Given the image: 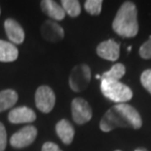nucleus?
I'll list each match as a JSON object with an SVG mask.
<instances>
[{
	"mask_svg": "<svg viewBox=\"0 0 151 151\" xmlns=\"http://www.w3.org/2000/svg\"><path fill=\"white\" fill-rule=\"evenodd\" d=\"M102 3L103 2L101 0H86L84 2V9L88 14L92 16H97L101 13Z\"/></svg>",
	"mask_w": 151,
	"mask_h": 151,
	"instance_id": "a211bd4d",
	"label": "nucleus"
},
{
	"mask_svg": "<svg viewBox=\"0 0 151 151\" xmlns=\"http://www.w3.org/2000/svg\"><path fill=\"white\" fill-rule=\"evenodd\" d=\"M142 126V120L137 110L127 103L114 105L103 115L99 123L100 129L109 132L117 128H132L138 129Z\"/></svg>",
	"mask_w": 151,
	"mask_h": 151,
	"instance_id": "f257e3e1",
	"label": "nucleus"
},
{
	"mask_svg": "<svg viewBox=\"0 0 151 151\" xmlns=\"http://www.w3.org/2000/svg\"><path fill=\"white\" fill-rule=\"evenodd\" d=\"M126 74L125 66L121 63H117L112 66L109 71L105 72L101 75V80H111V81H120V78Z\"/></svg>",
	"mask_w": 151,
	"mask_h": 151,
	"instance_id": "dca6fc26",
	"label": "nucleus"
},
{
	"mask_svg": "<svg viewBox=\"0 0 151 151\" xmlns=\"http://www.w3.org/2000/svg\"><path fill=\"white\" fill-rule=\"evenodd\" d=\"M4 29L12 43L21 44L25 40V31L22 26L14 19H7L4 22Z\"/></svg>",
	"mask_w": 151,
	"mask_h": 151,
	"instance_id": "9b49d317",
	"label": "nucleus"
},
{
	"mask_svg": "<svg viewBox=\"0 0 151 151\" xmlns=\"http://www.w3.org/2000/svg\"><path fill=\"white\" fill-rule=\"evenodd\" d=\"M72 117L78 125H83L92 118V109L88 102L81 97H77L72 101Z\"/></svg>",
	"mask_w": 151,
	"mask_h": 151,
	"instance_id": "0eeeda50",
	"label": "nucleus"
},
{
	"mask_svg": "<svg viewBox=\"0 0 151 151\" xmlns=\"http://www.w3.org/2000/svg\"><path fill=\"white\" fill-rule=\"evenodd\" d=\"M91 80V71L86 64L75 66L69 77V86L75 92H81L88 86Z\"/></svg>",
	"mask_w": 151,
	"mask_h": 151,
	"instance_id": "20e7f679",
	"label": "nucleus"
},
{
	"mask_svg": "<svg viewBox=\"0 0 151 151\" xmlns=\"http://www.w3.org/2000/svg\"><path fill=\"white\" fill-rule=\"evenodd\" d=\"M115 151H121V150H115Z\"/></svg>",
	"mask_w": 151,
	"mask_h": 151,
	"instance_id": "a878e982",
	"label": "nucleus"
},
{
	"mask_svg": "<svg viewBox=\"0 0 151 151\" xmlns=\"http://www.w3.org/2000/svg\"><path fill=\"white\" fill-rule=\"evenodd\" d=\"M112 28L118 35L122 37H134L138 34L137 10L134 2H124L114 18Z\"/></svg>",
	"mask_w": 151,
	"mask_h": 151,
	"instance_id": "f03ea898",
	"label": "nucleus"
},
{
	"mask_svg": "<svg viewBox=\"0 0 151 151\" xmlns=\"http://www.w3.org/2000/svg\"><path fill=\"white\" fill-rule=\"evenodd\" d=\"M62 8L64 9L65 13L70 17L76 18L81 14V4L78 0H63L61 2Z\"/></svg>",
	"mask_w": 151,
	"mask_h": 151,
	"instance_id": "f3484780",
	"label": "nucleus"
},
{
	"mask_svg": "<svg viewBox=\"0 0 151 151\" xmlns=\"http://www.w3.org/2000/svg\"><path fill=\"white\" fill-rule=\"evenodd\" d=\"M96 53L99 57L108 61H116L120 57V43L114 39L102 41L96 47Z\"/></svg>",
	"mask_w": 151,
	"mask_h": 151,
	"instance_id": "1a4fd4ad",
	"label": "nucleus"
},
{
	"mask_svg": "<svg viewBox=\"0 0 151 151\" xmlns=\"http://www.w3.org/2000/svg\"><path fill=\"white\" fill-rule=\"evenodd\" d=\"M37 115L35 111L27 106H21L12 109L8 114V120L12 124H28L35 122Z\"/></svg>",
	"mask_w": 151,
	"mask_h": 151,
	"instance_id": "9d476101",
	"label": "nucleus"
},
{
	"mask_svg": "<svg viewBox=\"0 0 151 151\" xmlns=\"http://www.w3.org/2000/svg\"><path fill=\"white\" fill-rule=\"evenodd\" d=\"M35 106L40 112L47 114L53 110L56 103L55 93L48 86H41L35 91Z\"/></svg>",
	"mask_w": 151,
	"mask_h": 151,
	"instance_id": "39448f33",
	"label": "nucleus"
},
{
	"mask_svg": "<svg viewBox=\"0 0 151 151\" xmlns=\"http://www.w3.org/2000/svg\"><path fill=\"white\" fill-rule=\"evenodd\" d=\"M139 55L143 59H151V37L140 46Z\"/></svg>",
	"mask_w": 151,
	"mask_h": 151,
	"instance_id": "aec40b11",
	"label": "nucleus"
},
{
	"mask_svg": "<svg viewBox=\"0 0 151 151\" xmlns=\"http://www.w3.org/2000/svg\"><path fill=\"white\" fill-rule=\"evenodd\" d=\"M7 145V132L4 125L0 122V151H4Z\"/></svg>",
	"mask_w": 151,
	"mask_h": 151,
	"instance_id": "412c9836",
	"label": "nucleus"
},
{
	"mask_svg": "<svg viewBox=\"0 0 151 151\" xmlns=\"http://www.w3.org/2000/svg\"><path fill=\"white\" fill-rule=\"evenodd\" d=\"M18 101V93L14 89H4L0 91V112L10 109Z\"/></svg>",
	"mask_w": 151,
	"mask_h": 151,
	"instance_id": "2eb2a0df",
	"label": "nucleus"
},
{
	"mask_svg": "<svg viewBox=\"0 0 151 151\" xmlns=\"http://www.w3.org/2000/svg\"><path fill=\"white\" fill-rule=\"evenodd\" d=\"M41 151H62L60 147L57 145L56 143L51 142V141H47L42 145Z\"/></svg>",
	"mask_w": 151,
	"mask_h": 151,
	"instance_id": "4be33fe9",
	"label": "nucleus"
},
{
	"mask_svg": "<svg viewBox=\"0 0 151 151\" xmlns=\"http://www.w3.org/2000/svg\"><path fill=\"white\" fill-rule=\"evenodd\" d=\"M96 78H98V80H99V78H101V75H96V77H95Z\"/></svg>",
	"mask_w": 151,
	"mask_h": 151,
	"instance_id": "b1692460",
	"label": "nucleus"
},
{
	"mask_svg": "<svg viewBox=\"0 0 151 151\" xmlns=\"http://www.w3.org/2000/svg\"><path fill=\"white\" fill-rule=\"evenodd\" d=\"M55 131L57 135L61 141L66 145H69L73 142L75 137V129L73 125L68 120H60L55 126Z\"/></svg>",
	"mask_w": 151,
	"mask_h": 151,
	"instance_id": "f8f14e48",
	"label": "nucleus"
},
{
	"mask_svg": "<svg viewBox=\"0 0 151 151\" xmlns=\"http://www.w3.org/2000/svg\"><path fill=\"white\" fill-rule=\"evenodd\" d=\"M0 14H1V8H0Z\"/></svg>",
	"mask_w": 151,
	"mask_h": 151,
	"instance_id": "393cba45",
	"label": "nucleus"
},
{
	"mask_svg": "<svg viewBox=\"0 0 151 151\" xmlns=\"http://www.w3.org/2000/svg\"><path fill=\"white\" fill-rule=\"evenodd\" d=\"M101 92L105 97L116 103H126L132 98V91L120 81L101 80Z\"/></svg>",
	"mask_w": 151,
	"mask_h": 151,
	"instance_id": "7ed1b4c3",
	"label": "nucleus"
},
{
	"mask_svg": "<svg viewBox=\"0 0 151 151\" xmlns=\"http://www.w3.org/2000/svg\"><path fill=\"white\" fill-rule=\"evenodd\" d=\"M37 135V129L35 126H26L15 132L10 137V144L14 148H25L34 142Z\"/></svg>",
	"mask_w": 151,
	"mask_h": 151,
	"instance_id": "423d86ee",
	"label": "nucleus"
},
{
	"mask_svg": "<svg viewBox=\"0 0 151 151\" xmlns=\"http://www.w3.org/2000/svg\"><path fill=\"white\" fill-rule=\"evenodd\" d=\"M42 12L48 17L55 21H61L65 18V11L61 5L53 0H42L40 2Z\"/></svg>",
	"mask_w": 151,
	"mask_h": 151,
	"instance_id": "ddd939ff",
	"label": "nucleus"
},
{
	"mask_svg": "<svg viewBox=\"0 0 151 151\" xmlns=\"http://www.w3.org/2000/svg\"><path fill=\"white\" fill-rule=\"evenodd\" d=\"M40 32L42 37L49 42H58L62 40L65 35V32L62 27L51 20L45 21L42 24Z\"/></svg>",
	"mask_w": 151,
	"mask_h": 151,
	"instance_id": "6e6552de",
	"label": "nucleus"
},
{
	"mask_svg": "<svg viewBox=\"0 0 151 151\" xmlns=\"http://www.w3.org/2000/svg\"><path fill=\"white\" fill-rule=\"evenodd\" d=\"M19 56V50L11 42L0 39V62H14Z\"/></svg>",
	"mask_w": 151,
	"mask_h": 151,
	"instance_id": "4468645a",
	"label": "nucleus"
},
{
	"mask_svg": "<svg viewBox=\"0 0 151 151\" xmlns=\"http://www.w3.org/2000/svg\"><path fill=\"white\" fill-rule=\"evenodd\" d=\"M134 151H147L145 148H143V147H138V148H137Z\"/></svg>",
	"mask_w": 151,
	"mask_h": 151,
	"instance_id": "5701e85b",
	"label": "nucleus"
},
{
	"mask_svg": "<svg viewBox=\"0 0 151 151\" xmlns=\"http://www.w3.org/2000/svg\"><path fill=\"white\" fill-rule=\"evenodd\" d=\"M140 81L142 86L151 94V69L145 70L140 76Z\"/></svg>",
	"mask_w": 151,
	"mask_h": 151,
	"instance_id": "6ab92c4d",
	"label": "nucleus"
}]
</instances>
